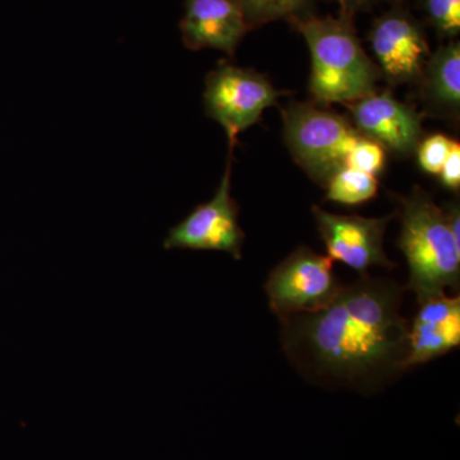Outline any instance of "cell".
Listing matches in <instances>:
<instances>
[{"label":"cell","mask_w":460,"mask_h":460,"mask_svg":"<svg viewBox=\"0 0 460 460\" xmlns=\"http://www.w3.org/2000/svg\"><path fill=\"white\" fill-rule=\"evenodd\" d=\"M402 292L394 281L366 274L316 313L280 319L288 359L319 385L384 389L405 371L410 326L399 311Z\"/></svg>","instance_id":"obj_1"},{"label":"cell","mask_w":460,"mask_h":460,"mask_svg":"<svg viewBox=\"0 0 460 460\" xmlns=\"http://www.w3.org/2000/svg\"><path fill=\"white\" fill-rule=\"evenodd\" d=\"M289 22L310 49V91L317 102L348 105L375 93L380 71L363 50L352 18L307 14Z\"/></svg>","instance_id":"obj_2"},{"label":"cell","mask_w":460,"mask_h":460,"mask_svg":"<svg viewBox=\"0 0 460 460\" xmlns=\"http://www.w3.org/2000/svg\"><path fill=\"white\" fill-rule=\"evenodd\" d=\"M399 248L407 259V289L420 302L443 295L445 288L459 290L460 243L453 237L443 208L428 193L416 189L402 202Z\"/></svg>","instance_id":"obj_3"},{"label":"cell","mask_w":460,"mask_h":460,"mask_svg":"<svg viewBox=\"0 0 460 460\" xmlns=\"http://www.w3.org/2000/svg\"><path fill=\"white\" fill-rule=\"evenodd\" d=\"M284 138L290 154L310 177L326 184L344 168L362 137L343 115L316 105L293 102L284 109Z\"/></svg>","instance_id":"obj_4"},{"label":"cell","mask_w":460,"mask_h":460,"mask_svg":"<svg viewBox=\"0 0 460 460\" xmlns=\"http://www.w3.org/2000/svg\"><path fill=\"white\" fill-rule=\"evenodd\" d=\"M280 93L252 69L222 63L206 77V114L223 127L229 146L239 133L259 122L266 109L277 104Z\"/></svg>","instance_id":"obj_5"},{"label":"cell","mask_w":460,"mask_h":460,"mask_svg":"<svg viewBox=\"0 0 460 460\" xmlns=\"http://www.w3.org/2000/svg\"><path fill=\"white\" fill-rule=\"evenodd\" d=\"M341 287L332 271V260L304 246L270 272L265 290L272 313L284 319L316 313L337 296Z\"/></svg>","instance_id":"obj_6"},{"label":"cell","mask_w":460,"mask_h":460,"mask_svg":"<svg viewBox=\"0 0 460 460\" xmlns=\"http://www.w3.org/2000/svg\"><path fill=\"white\" fill-rule=\"evenodd\" d=\"M214 198L196 206L181 223L169 230L163 242L165 250L220 251L242 259L244 233L239 226V208L232 198V156Z\"/></svg>","instance_id":"obj_7"},{"label":"cell","mask_w":460,"mask_h":460,"mask_svg":"<svg viewBox=\"0 0 460 460\" xmlns=\"http://www.w3.org/2000/svg\"><path fill=\"white\" fill-rule=\"evenodd\" d=\"M321 239L325 243L328 257L343 262L361 275L372 266L393 269L395 263L387 259L384 238L393 215L385 217H363L358 215L328 213L313 206Z\"/></svg>","instance_id":"obj_8"},{"label":"cell","mask_w":460,"mask_h":460,"mask_svg":"<svg viewBox=\"0 0 460 460\" xmlns=\"http://www.w3.org/2000/svg\"><path fill=\"white\" fill-rule=\"evenodd\" d=\"M372 50L380 71L392 84L419 80L428 65L429 47L422 26L407 9L395 7L375 21Z\"/></svg>","instance_id":"obj_9"},{"label":"cell","mask_w":460,"mask_h":460,"mask_svg":"<svg viewBox=\"0 0 460 460\" xmlns=\"http://www.w3.org/2000/svg\"><path fill=\"white\" fill-rule=\"evenodd\" d=\"M357 131L385 150L410 155L422 138V115L390 93H372L348 104Z\"/></svg>","instance_id":"obj_10"},{"label":"cell","mask_w":460,"mask_h":460,"mask_svg":"<svg viewBox=\"0 0 460 460\" xmlns=\"http://www.w3.org/2000/svg\"><path fill=\"white\" fill-rule=\"evenodd\" d=\"M250 30L235 0H186L181 32L190 50L214 49L234 56Z\"/></svg>","instance_id":"obj_11"},{"label":"cell","mask_w":460,"mask_h":460,"mask_svg":"<svg viewBox=\"0 0 460 460\" xmlns=\"http://www.w3.org/2000/svg\"><path fill=\"white\" fill-rule=\"evenodd\" d=\"M408 330V352L404 367H414L438 358L460 345V298L443 295L429 296Z\"/></svg>","instance_id":"obj_12"},{"label":"cell","mask_w":460,"mask_h":460,"mask_svg":"<svg viewBox=\"0 0 460 460\" xmlns=\"http://www.w3.org/2000/svg\"><path fill=\"white\" fill-rule=\"evenodd\" d=\"M426 95L438 107L458 109L460 104V45L438 48L425 66Z\"/></svg>","instance_id":"obj_13"},{"label":"cell","mask_w":460,"mask_h":460,"mask_svg":"<svg viewBox=\"0 0 460 460\" xmlns=\"http://www.w3.org/2000/svg\"><path fill=\"white\" fill-rule=\"evenodd\" d=\"M326 199L344 206H358L377 195L378 181L375 175L357 169H339L325 184Z\"/></svg>","instance_id":"obj_14"},{"label":"cell","mask_w":460,"mask_h":460,"mask_svg":"<svg viewBox=\"0 0 460 460\" xmlns=\"http://www.w3.org/2000/svg\"><path fill=\"white\" fill-rule=\"evenodd\" d=\"M243 12L248 26L265 25L278 20L307 16L314 0H235Z\"/></svg>","instance_id":"obj_15"},{"label":"cell","mask_w":460,"mask_h":460,"mask_svg":"<svg viewBox=\"0 0 460 460\" xmlns=\"http://www.w3.org/2000/svg\"><path fill=\"white\" fill-rule=\"evenodd\" d=\"M429 22L438 35L453 39L460 32V0H423Z\"/></svg>","instance_id":"obj_16"},{"label":"cell","mask_w":460,"mask_h":460,"mask_svg":"<svg viewBox=\"0 0 460 460\" xmlns=\"http://www.w3.org/2000/svg\"><path fill=\"white\" fill-rule=\"evenodd\" d=\"M385 148L378 145L377 142L368 140L362 136L348 155L345 166L377 177V174H380L385 166Z\"/></svg>","instance_id":"obj_17"},{"label":"cell","mask_w":460,"mask_h":460,"mask_svg":"<svg viewBox=\"0 0 460 460\" xmlns=\"http://www.w3.org/2000/svg\"><path fill=\"white\" fill-rule=\"evenodd\" d=\"M453 140L444 135H432L419 145L420 168L429 174H440L441 169L452 150Z\"/></svg>","instance_id":"obj_18"},{"label":"cell","mask_w":460,"mask_h":460,"mask_svg":"<svg viewBox=\"0 0 460 460\" xmlns=\"http://www.w3.org/2000/svg\"><path fill=\"white\" fill-rule=\"evenodd\" d=\"M441 181L447 189L458 190L460 186V145L454 141L449 156L440 172Z\"/></svg>","instance_id":"obj_19"},{"label":"cell","mask_w":460,"mask_h":460,"mask_svg":"<svg viewBox=\"0 0 460 460\" xmlns=\"http://www.w3.org/2000/svg\"><path fill=\"white\" fill-rule=\"evenodd\" d=\"M341 7V16L352 18L356 16L359 9L367 4L368 0H337Z\"/></svg>","instance_id":"obj_20"}]
</instances>
